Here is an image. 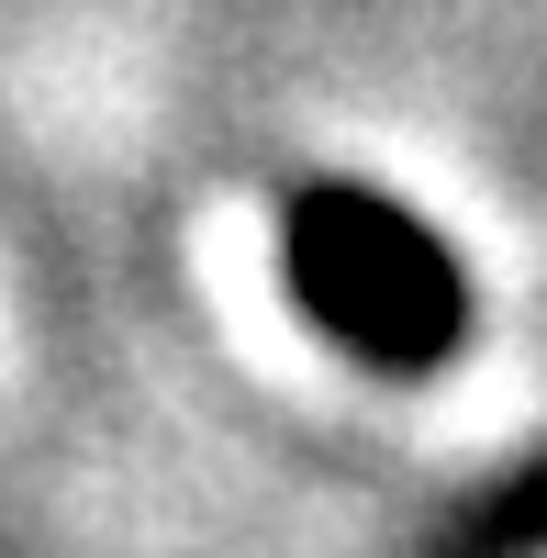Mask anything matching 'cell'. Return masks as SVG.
<instances>
[{
  "label": "cell",
  "instance_id": "1",
  "mask_svg": "<svg viewBox=\"0 0 547 558\" xmlns=\"http://www.w3.org/2000/svg\"><path fill=\"white\" fill-rule=\"evenodd\" d=\"M280 257H291L302 313L336 347H357L369 368H436L459 347V324H470L459 257L380 191H302Z\"/></svg>",
  "mask_w": 547,
  "mask_h": 558
}]
</instances>
